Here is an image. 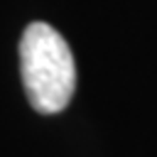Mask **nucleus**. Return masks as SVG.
Segmentation results:
<instances>
[{
  "mask_svg": "<svg viewBox=\"0 0 157 157\" xmlns=\"http://www.w3.org/2000/svg\"><path fill=\"white\" fill-rule=\"evenodd\" d=\"M20 76L29 105L42 115L61 113L76 88V61L66 39L47 22H32L20 39Z\"/></svg>",
  "mask_w": 157,
  "mask_h": 157,
  "instance_id": "obj_1",
  "label": "nucleus"
}]
</instances>
